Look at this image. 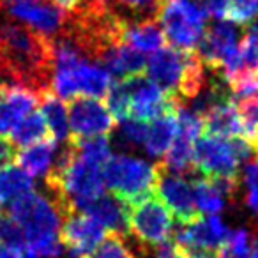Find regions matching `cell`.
<instances>
[{
    "mask_svg": "<svg viewBox=\"0 0 258 258\" xmlns=\"http://www.w3.org/2000/svg\"><path fill=\"white\" fill-rule=\"evenodd\" d=\"M0 78L41 96L50 92L51 39L15 20H0Z\"/></svg>",
    "mask_w": 258,
    "mask_h": 258,
    "instance_id": "obj_1",
    "label": "cell"
},
{
    "mask_svg": "<svg viewBox=\"0 0 258 258\" xmlns=\"http://www.w3.org/2000/svg\"><path fill=\"white\" fill-rule=\"evenodd\" d=\"M8 214L20 225L25 237V247L32 249L37 256L57 258L62 254L60 209L46 195L34 193L22 197L8 207Z\"/></svg>",
    "mask_w": 258,
    "mask_h": 258,
    "instance_id": "obj_2",
    "label": "cell"
},
{
    "mask_svg": "<svg viewBox=\"0 0 258 258\" xmlns=\"http://www.w3.org/2000/svg\"><path fill=\"white\" fill-rule=\"evenodd\" d=\"M149 76L177 104H187L207 83L209 69L197 51H180L175 48H159L149 58Z\"/></svg>",
    "mask_w": 258,
    "mask_h": 258,
    "instance_id": "obj_3",
    "label": "cell"
},
{
    "mask_svg": "<svg viewBox=\"0 0 258 258\" xmlns=\"http://www.w3.org/2000/svg\"><path fill=\"white\" fill-rule=\"evenodd\" d=\"M104 186L125 205L154 195L158 184V165L131 154L110 156L103 170Z\"/></svg>",
    "mask_w": 258,
    "mask_h": 258,
    "instance_id": "obj_4",
    "label": "cell"
},
{
    "mask_svg": "<svg viewBox=\"0 0 258 258\" xmlns=\"http://www.w3.org/2000/svg\"><path fill=\"white\" fill-rule=\"evenodd\" d=\"M258 156L244 138H221L204 135L195 142V168L212 179L239 180L240 163Z\"/></svg>",
    "mask_w": 258,
    "mask_h": 258,
    "instance_id": "obj_5",
    "label": "cell"
},
{
    "mask_svg": "<svg viewBox=\"0 0 258 258\" xmlns=\"http://www.w3.org/2000/svg\"><path fill=\"white\" fill-rule=\"evenodd\" d=\"M154 18L175 50L197 51L207 22L200 0H163Z\"/></svg>",
    "mask_w": 258,
    "mask_h": 258,
    "instance_id": "obj_6",
    "label": "cell"
},
{
    "mask_svg": "<svg viewBox=\"0 0 258 258\" xmlns=\"http://www.w3.org/2000/svg\"><path fill=\"white\" fill-rule=\"evenodd\" d=\"M127 232L147 247H159L172 239L173 214L154 195L127 205Z\"/></svg>",
    "mask_w": 258,
    "mask_h": 258,
    "instance_id": "obj_7",
    "label": "cell"
},
{
    "mask_svg": "<svg viewBox=\"0 0 258 258\" xmlns=\"http://www.w3.org/2000/svg\"><path fill=\"white\" fill-rule=\"evenodd\" d=\"M0 15L16 20L48 39L60 36L69 23L68 13L48 0H0Z\"/></svg>",
    "mask_w": 258,
    "mask_h": 258,
    "instance_id": "obj_8",
    "label": "cell"
},
{
    "mask_svg": "<svg viewBox=\"0 0 258 258\" xmlns=\"http://www.w3.org/2000/svg\"><path fill=\"white\" fill-rule=\"evenodd\" d=\"M69 140L108 137L117 122L103 101L96 97H75L68 106Z\"/></svg>",
    "mask_w": 258,
    "mask_h": 258,
    "instance_id": "obj_9",
    "label": "cell"
},
{
    "mask_svg": "<svg viewBox=\"0 0 258 258\" xmlns=\"http://www.w3.org/2000/svg\"><path fill=\"white\" fill-rule=\"evenodd\" d=\"M129 90V106L127 118H135L140 122H151L152 118L163 113L173 111L179 104L166 94L158 83L142 76L127 78Z\"/></svg>",
    "mask_w": 258,
    "mask_h": 258,
    "instance_id": "obj_10",
    "label": "cell"
},
{
    "mask_svg": "<svg viewBox=\"0 0 258 258\" xmlns=\"http://www.w3.org/2000/svg\"><path fill=\"white\" fill-rule=\"evenodd\" d=\"M106 235L108 230L87 212L75 211L62 219L60 242L69 258H85Z\"/></svg>",
    "mask_w": 258,
    "mask_h": 258,
    "instance_id": "obj_11",
    "label": "cell"
},
{
    "mask_svg": "<svg viewBox=\"0 0 258 258\" xmlns=\"http://www.w3.org/2000/svg\"><path fill=\"white\" fill-rule=\"evenodd\" d=\"M154 195L168 211L179 219V223H189L200 216L195 204V189L193 184L182 175L166 172L158 165V184H156Z\"/></svg>",
    "mask_w": 258,
    "mask_h": 258,
    "instance_id": "obj_12",
    "label": "cell"
},
{
    "mask_svg": "<svg viewBox=\"0 0 258 258\" xmlns=\"http://www.w3.org/2000/svg\"><path fill=\"white\" fill-rule=\"evenodd\" d=\"M240 43L239 25L232 22H218L204 32L197 55L207 69L221 73L225 62L235 53Z\"/></svg>",
    "mask_w": 258,
    "mask_h": 258,
    "instance_id": "obj_13",
    "label": "cell"
},
{
    "mask_svg": "<svg viewBox=\"0 0 258 258\" xmlns=\"http://www.w3.org/2000/svg\"><path fill=\"white\" fill-rule=\"evenodd\" d=\"M41 94L16 83H2L0 90V135L9 137L16 124L34 111Z\"/></svg>",
    "mask_w": 258,
    "mask_h": 258,
    "instance_id": "obj_14",
    "label": "cell"
},
{
    "mask_svg": "<svg viewBox=\"0 0 258 258\" xmlns=\"http://www.w3.org/2000/svg\"><path fill=\"white\" fill-rule=\"evenodd\" d=\"M193 189L198 212H205L207 216L219 214L225 211L226 198H232L239 191V180L204 177L193 184Z\"/></svg>",
    "mask_w": 258,
    "mask_h": 258,
    "instance_id": "obj_15",
    "label": "cell"
},
{
    "mask_svg": "<svg viewBox=\"0 0 258 258\" xmlns=\"http://www.w3.org/2000/svg\"><path fill=\"white\" fill-rule=\"evenodd\" d=\"M99 64L103 68H106L111 76H117L118 80L142 76L145 73V68H147V60H145L144 53H140L129 44H125L124 41L111 44L101 55Z\"/></svg>",
    "mask_w": 258,
    "mask_h": 258,
    "instance_id": "obj_16",
    "label": "cell"
},
{
    "mask_svg": "<svg viewBox=\"0 0 258 258\" xmlns=\"http://www.w3.org/2000/svg\"><path fill=\"white\" fill-rule=\"evenodd\" d=\"M122 41L133 46L140 53H154L165 44L163 34L156 18H140V20H124L122 27Z\"/></svg>",
    "mask_w": 258,
    "mask_h": 258,
    "instance_id": "obj_17",
    "label": "cell"
},
{
    "mask_svg": "<svg viewBox=\"0 0 258 258\" xmlns=\"http://www.w3.org/2000/svg\"><path fill=\"white\" fill-rule=\"evenodd\" d=\"M82 212L92 216L108 232L120 233V235L127 233V205L113 195L103 193L96 200L87 204L82 209Z\"/></svg>",
    "mask_w": 258,
    "mask_h": 258,
    "instance_id": "obj_18",
    "label": "cell"
},
{
    "mask_svg": "<svg viewBox=\"0 0 258 258\" xmlns=\"http://www.w3.org/2000/svg\"><path fill=\"white\" fill-rule=\"evenodd\" d=\"M202 120H204V129L207 131V135L221 138H242V125L232 103V97L219 101L209 108L202 115Z\"/></svg>",
    "mask_w": 258,
    "mask_h": 258,
    "instance_id": "obj_19",
    "label": "cell"
},
{
    "mask_svg": "<svg viewBox=\"0 0 258 258\" xmlns=\"http://www.w3.org/2000/svg\"><path fill=\"white\" fill-rule=\"evenodd\" d=\"M232 103L242 125V138L258 152V83L232 92Z\"/></svg>",
    "mask_w": 258,
    "mask_h": 258,
    "instance_id": "obj_20",
    "label": "cell"
},
{
    "mask_svg": "<svg viewBox=\"0 0 258 258\" xmlns=\"http://www.w3.org/2000/svg\"><path fill=\"white\" fill-rule=\"evenodd\" d=\"M177 135V118L175 110L163 113L159 117L152 118L145 125V137L142 147L145 149L151 158H163L165 152L173 144Z\"/></svg>",
    "mask_w": 258,
    "mask_h": 258,
    "instance_id": "obj_21",
    "label": "cell"
},
{
    "mask_svg": "<svg viewBox=\"0 0 258 258\" xmlns=\"http://www.w3.org/2000/svg\"><path fill=\"white\" fill-rule=\"evenodd\" d=\"M55 149H57V142L51 138L27 145L22 152L16 154L20 168L25 170L32 179L34 177H46L48 172L53 168Z\"/></svg>",
    "mask_w": 258,
    "mask_h": 258,
    "instance_id": "obj_22",
    "label": "cell"
},
{
    "mask_svg": "<svg viewBox=\"0 0 258 258\" xmlns=\"http://www.w3.org/2000/svg\"><path fill=\"white\" fill-rule=\"evenodd\" d=\"M34 189V179L16 165L0 168V207H9Z\"/></svg>",
    "mask_w": 258,
    "mask_h": 258,
    "instance_id": "obj_23",
    "label": "cell"
},
{
    "mask_svg": "<svg viewBox=\"0 0 258 258\" xmlns=\"http://www.w3.org/2000/svg\"><path fill=\"white\" fill-rule=\"evenodd\" d=\"M166 172L177 173H189L195 170V140L184 137V135H175V140L170 145V149L163 156V161L158 163Z\"/></svg>",
    "mask_w": 258,
    "mask_h": 258,
    "instance_id": "obj_24",
    "label": "cell"
},
{
    "mask_svg": "<svg viewBox=\"0 0 258 258\" xmlns=\"http://www.w3.org/2000/svg\"><path fill=\"white\" fill-rule=\"evenodd\" d=\"M43 101V108L41 113L46 122L48 133L50 138L58 142H68L69 140V120H68V108H66L64 101L58 99L57 96H53L51 92L43 94L41 97Z\"/></svg>",
    "mask_w": 258,
    "mask_h": 258,
    "instance_id": "obj_25",
    "label": "cell"
},
{
    "mask_svg": "<svg viewBox=\"0 0 258 258\" xmlns=\"http://www.w3.org/2000/svg\"><path fill=\"white\" fill-rule=\"evenodd\" d=\"M9 138L15 142V145H22V147H27V145L37 144V142L50 138L43 113L36 110L30 111L27 117H23L13 127V131L9 133Z\"/></svg>",
    "mask_w": 258,
    "mask_h": 258,
    "instance_id": "obj_26",
    "label": "cell"
},
{
    "mask_svg": "<svg viewBox=\"0 0 258 258\" xmlns=\"http://www.w3.org/2000/svg\"><path fill=\"white\" fill-rule=\"evenodd\" d=\"M254 235L246 230L230 232L228 239L218 247L216 258H251Z\"/></svg>",
    "mask_w": 258,
    "mask_h": 258,
    "instance_id": "obj_27",
    "label": "cell"
},
{
    "mask_svg": "<svg viewBox=\"0 0 258 258\" xmlns=\"http://www.w3.org/2000/svg\"><path fill=\"white\" fill-rule=\"evenodd\" d=\"M115 13L125 20L154 18L163 0H111Z\"/></svg>",
    "mask_w": 258,
    "mask_h": 258,
    "instance_id": "obj_28",
    "label": "cell"
},
{
    "mask_svg": "<svg viewBox=\"0 0 258 258\" xmlns=\"http://www.w3.org/2000/svg\"><path fill=\"white\" fill-rule=\"evenodd\" d=\"M85 258H137L133 249L125 244L124 235L108 233Z\"/></svg>",
    "mask_w": 258,
    "mask_h": 258,
    "instance_id": "obj_29",
    "label": "cell"
},
{
    "mask_svg": "<svg viewBox=\"0 0 258 258\" xmlns=\"http://www.w3.org/2000/svg\"><path fill=\"white\" fill-rule=\"evenodd\" d=\"M145 125L147 122L135 120V118H124L117 129V140L120 145L127 149L142 147L145 137Z\"/></svg>",
    "mask_w": 258,
    "mask_h": 258,
    "instance_id": "obj_30",
    "label": "cell"
},
{
    "mask_svg": "<svg viewBox=\"0 0 258 258\" xmlns=\"http://www.w3.org/2000/svg\"><path fill=\"white\" fill-rule=\"evenodd\" d=\"M244 205L258 214V156H254L244 172Z\"/></svg>",
    "mask_w": 258,
    "mask_h": 258,
    "instance_id": "obj_31",
    "label": "cell"
},
{
    "mask_svg": "<svg viewBox=\"0 0 258 258\" xmlns=\"http://www.w3.org/2000/svg\"><path fill=\"white\" fill-rule=\"evenodd\" d=\"M0 244L23 249L25 247V237L20 225L9 214L0 212Z\"/></svg>",
    "mask_w": 258,
    "mask_h": 258,
    "instance_id": "obj_32",
    "label": "cell"
},
{
    "mask_svg": "<svg viewBox=\"0 0 258 258\" xmlns=\"http://www.w3.org/2000/svg\"><path fill=\"white\" fill-rule=\"evenodd\" d=\"M258 15V0H230V22L235 25L251 23Z\"/></svg>",
    "mask_w": 258,
    "mask_h": 258,
    "instance_id": "obj_33",
    "label": "cell"
},
{
    "mask_svg": "<svg viewBox=\"0 0 258 258\" xmlns=\"http://www.w3.org/2000/svg\"><path fill=\"white\" fill-rule=\"evenodd\" d=\"M202 8L218 22H225L230 18V0H200Z\"/></svg>",
    "mask_w": 258,
    "mask_h": 258,
    "instance_id": "obj_34",
    "label": "cell"
},
{
    "mask_svg": "<svg viewBox=\"0 0 258 258\" xmlns=\"http://www.w3.org/2000/svg\"><path fill=\"white\" fill-rule=\"evenodd\" d=\"M16 145L9 137L0 135V168H4L8 165H13L16 159Z\"/></svg>",
    "mask_w": 258,
    "mask_h": 258,
    "instance_id": "obj_35",
    "label": "cell"
},
{
    "mask_svg": "<svg viewBox=\"0 0 258 258\" xmlns=\"http://www.w3.org/2000/svg\"><path fill=\"white\" fill-rule=\"evenodd\" d=\"M53 6H57L60 11L68 13V15H78L83 8V0H48Z\"/></svg>",
    "mask_w": 258,
    "mask_h": 258,
    "instance_id": "obj_36",
    "label": "cell"
},
{
    "mask_svg": "<svg viewBox=\"0 0 258 258\" xmlns=\"http://www.w3.org/2000/svg\"><path fill=\"white\" fill-rule=\"evenodd\" d=\"M156 258H187V256L179 249V247H175L173 244L166 242V244H163V246H159Z\"/></svg>",
    "mask_w": 258,
    "mask_h": 258,
    "instance_id": "obj_37",
    "label": "cell"
},
{
    "mask_svg": "<svg viewBox=\"0 0 258 258\" xmlns=\"http://www.w3.org/2000/svg\"><path fill=\"white\" fill-rule=\"evenodd\" d=\"M0 258H22V249L0 244Z\"/></svg>",
    "mask_w": 258,
    "mask_h": 258,
    "instance_id": "obj_38",
    "label": "cell"
},
{
    "mask_svg": "<svg viewBox=\"0 0 258 258\" xmlns=\"http://www.w3.org/2000/svg\"><path fill=\"white\" fill-rule=\"evenodd\" d=\"M249 32L253 34V36L258 39V18H256V20H253V25H251V30H249Z\"/></svg>",
    "mask_w": 258,
    "mask_h": 258,
    "instance_id": "obj_39",
    "label": "cell"
},
{
    "mask_svg": "<svg viewBox=\"0 0 258 258\" xmlns=\"http://www.w3.org/2000/svg\"><path fill=\"white\" fill-rule=\"evenodd\" d=\"M251 258H258V239L254 237V242H253V251H251Z\"/></svg>",
    "mask_w": 258,
    "mask_h": 258,
    "instance_id": "obj_40",
    "label": "cell"
},
{
    "mask_svg": "<svg viewBox=\"0 0 258 258\" xmlns=\"http://www.w3.org/2000/svg\"><path fill=\"white\" fill-rule=\"evenodd\" d=\"M253 235L258 239V218H256V221H254V232H253Z\"/></svg>",
    "mask_w": 258,
    "mask_h": 258,
    "instance_id": "obj_41",
    "label": "cell"
},
{
    "mask_svg": "<svg viewBox=\"0 0 258 258\" xmlns=\"http://www.w3.org/2000/svg\"><path fill=\"white\" fill-rule=\"evenodd\" d=\"M2 83H4V80L0 78V90H2Z\"/></svg>",
    "mask_w": 258,
    "mask_h": 258,
    "instance_id": "obj_42",
    "label": "cell"
},
{
    "mask_svg": "<svg viewBox=\"0 0 258 258\" xmlns=\"http://www.w3.org/2000/svg\"><path fill=\"white\" fill-rule=\"evenodd\" d=\"M0 212H2V211H0Z\"/></svg>",
    "mask_w": 258,
    "mask_h": 258,
    "instance_id": "obj_43",
    "label": "cell"
},
{
    "mask_svg": "<svg viewBox=\"0 0 258 258\" xmlns=\"http://www.w3.org/2000/svg\"><path fill=\"white\" fill-rule=\"evenodd\" d=\"M256 80H258V78H256Z\"/></svg>",
    "mask_w": 258,
    "mask_h": 258,
    "instance_id": "obj_44",
    "label": "cell"
}]
</instances>
